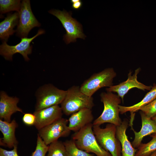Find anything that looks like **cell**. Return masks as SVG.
<instances>
[{"label": "cell", "mask_w": 156, "mask_h": 156, "mask_svg": "<svg viewBox=\"0 0 156 156\" xmlns=\"http://www.w3.org/2000/svg\"><path fill=\"white\" fill-rule=\"evenodd\" d=\"M63 113L61 107L58 105L35 111L33 113L36 118L34 126L39 130L62 118Z\"/></svg>", "instance_id": "cell-11"}, {"label": "cell", "mask_w": 156, "mask_h": 156, "mask_svg": "<svg viewBox=\"0 0 156 156\" xmlns=\"http://www.w3.org/2000/svg\"><path fill=\"white\" fill-rule=\"evenodd\" d=\"M45 33L42 29H39L37 34L32 37L21 38L18 44L14 46H10L7 44L6 41H3L0 46V54L6 60H12L13 55L17 53L21 54L25 60L28 61L29 60L28 55L32 53V46L30 45L31 42L36 38Z\"/></svg>", "instance_id": "cell-9"}, {"label": "cell", "mask_w": 156, "mask_h": 156, "mask_svg": "<svg viewBox=\"0 0 156 156\" xmlns=\"http://www.w3.org/2000/svg\"><path fill=\"white\" fill-rule=\"evenodd\" d=\"M140 70V68H138L135 70L134 74L133 75H131L132 72L130 71L128 74V78L127 80L118 85H112L107 88L106 90L108 92H116L122 101L124 96L132 88H137L144 91L145 90H150L152 86L145 85L138 81L137 75Z\"/></svg>", "instance_id": "cell-12"}, {"label": "cell", "mask_w": 156, "mask_h": 156, "mask_svg": "<svg viewBox=\"0 0 156 156\" xmlns=\"http://www.w3.org/2000/svg\"><path fill=\"white\" fill-rule=\"evenodd\" d=\"M21 5L20 0H0V13L2 14L14 11L18 12L20 9Z\"/></svg>", "instance_id": "cell-22"}, {"label": "cell", "mask_w": 156, "mask_h": 156, "mask_svg": "<svg viewBox=\"0 0 156 156\" xmlns=\"http://www.w3.org/2000/svg\"><path fill=\"white\" fill-rule=\"evenodd\" d=\"M35 120V116L34 114L30 113L24 114L22 118L23 122L28 126L34 125Z\"/></svg>", "instance_id": "cell-26"}, {"label": "cell", "mask_w": 156, "mask_h": 156, "mask_svg": "<svg viewBox=\"0 0 156 156\" xmlns=\"http://www.w3.org/2000/svg\"><path fill=\"white\" fill-rule=\"evenodd\" d=\"M156 155V151L153 152L151 155L149 156H155Z\"/></svg>", "instance_id": "cell-31"}, {"label": "cell", "mask_w": 156, "mask_h": 156, "mask_svg": "<svg viewBox=\"0 0 156 156\" xmlns=\"http://www.w3.org/2000/svg\"><path fill=\"white\" fill-rule=\"evenodd\" d=\"M92 123L88 124L72 135V139L79 149L96 156H112L99 144L94 133Z\"/></svg>", "instance_id": "cell-3"}, {"label": "cell", "mask_w": 156, "mask_h": 156, "mask_svg": "<svg viewBox=\"0 0 156 156\" xmlns=\"http://www.w3.org/2000/svg\"><path fill=\"white\" fill-rule=\"evenodd\" d=\"M151 119L156 124V115L153 117Z\"/></svg>", "instance_id": "cell-29"}, {"label": "cell", "mask_w": 156, "mask_h": 156, "mask_svg": "<svg viewBox=\"0 0 156 156\" xmlns=\"http://www.w3.org/2000/svg\"><path fill=\"white\" fill-rule=\"evenodd\" d=\"M92 96H88L81 90L80 86H73L66 90L65 96L61 103L63 113L71 115L85 108L91 109L94 104Z\"/></svg>", "instance_id": "cell-2"}, {"label": "cell", "mask_w": 156, "mask_h": 156, "mask_svg": "<svg viewBox=\"0 0 156 156\" xmlns=\"http://www.w3.org/2000/svg\"><path fill=\"white\" fill-rule=\"evenodd\" d=\"M116 73L112 68H109L98 73L92 74L83 82L80 86L81 91L89 96L93 95L100 88L109 87L113 85L114 79Z\"/></svg>", "instance_id": "cell-6"}, {"label": "cell", "mask_w": 156, "mask_h": 156, "mask_svg": "<svg viewBox=\"0 0 156 156\" xmlns=\"http://www.w3.org/2000/svg\"></svg>", "instance_id": "cell-32"}, {"label": "cell", "mask_w": 156, "mask_h": 156, "mask_svg": "<svg viewBox=\"0 0 156 156\" xmlns=\"http://www.w3.org/2000/svg\"><path fill=\"white\" fill-rule=\"evenodd\" d=\"M140 114L141 117L142 126L140 131L136 132L133 127L131 129L134 134V138L132 142L133 147L136 148L141 144L143 138L149 135L156 133V124L151 118L147 117L141 111Z\"/></svg>", "instance_id": "cell-16"}, {"label": "cell", "mask_w": 156, "mask_h": 156, "mask_svg": "<svg viewBox=\"0 0 156 156\" xmlns=\"http://www.w3.org/2000/svg\"><path fill=\"white\" fill-rule=\"evenodd\" d=\"M49 145H46L41 137L38 134L36 145L31 156H45L48 152Z\"/></svg>", "instance_id": "cell-24"}, {"label": "cell", "mask_w": 156, "mask_h": 156, "mask_svg": "<svg viewBox=\"0 0 156 156\" xmlns=\"http://www.w3.org/2000/svg\"><path fill=\"white\" fill-rule=\"evenodd\" d=\"M68 120L62 118L53 123L38 130V134L45 144L49 145L61 137L68 136L70 133Z\"/></svg>", "instance_id": "cell-10"}, {"label": "cell", "mask_w": 156, "mask_h": 156, "mask_svg": "<svg viewBox=\"0 0 156 156\" xmlns=\"http://www.w3.org/2000/svg\"><path fill=\"white\" fill-rule=\"evenodd\" d=\"M94 133L99 144L112 156H122L121 146L116 134V126L108 123L105 128L93 125Z\"/></svg>", "instance_id": "cell-4"}, {"label": "cell", "mask_w": 156, "mask_h": 156, "mask_svg": "<svg viewBox=\"0 0 156 156\" xmlns=\"http://www.w3.org/2000/svg\"><path fill=\"white\" fill-rule=\"evenodd\" d=\"M83 3L81 1L79 0L77 2L73 3L72 7L74 10H77L81 8L82 6Z\"/></svg>", "instance_id": "cell-28"}, {"label": "cell", "mask_w": 156, "mask_h": 156, "mask_svg": "<svg viewBox=\"0 0 156 156\" xmlns=\"http://www.w3.org/2000/svg\"><path fill=\"white\" fill-rule=\"evenodd\" d=\"M19 101L18 97L10 96L3 91L0 93V119L8 122L12 120V115L17 112L23 113L17 104Z\"/></svg>", "instance_id": "cell-13"}, {"label": "cell", "mask_w": 156, "mask_h": 156, "mask_svg": "<svg viewBox=\"0 0 156 156\" xmlns=\"http://www.w3.org/2000/svg\"><path fill=\"white\" fill-rule=\"evenodd\" d=\"M156 98V84L153 85L150 91L145 95L143 99L139 102L129 106H122L119 105L118 107L120 113L123 114L129 112L131 114L140 110L141 108L148 104Z\"/></svg>", "instance_id": "cell-19"}, {"label": "cell", "mask_w": 156, "mask_h": 156, "mask_svg": "<svg viewBox=\"0 0 156 156\" xmlns=\"http://www.w3.org/2000/svg\"><path fill=\"white\" fill-rule=\"evenodd\" d=\"M151 140L146 143H142L137 148L135 156H149L156 151V133L151 135Z\"/></svg>", "instance_id": "cell-20"}, {"label": "cell", "mask_w": 156, "mask_h": 156, "mask_svg": "<svg viewBox=\"0 0 156 156\" xmlns=\"http://www.w3.org/2000/svg\"><path fill=\"white\" fill-rule=\"evenodd\" d=\"M140 110L147 117L152 118L156 115V98L142 107Z\"/></svg>", "instance_id": "cell-25"}, {"label": "cell", "mask_w": 156, "mask_h": 156, "mask_svg": "<svg viewBox=\"0 0 156 156\" xmlns=\"http://www.w3.org/2000/svg\"><path fill=\"white\" fill-rule=\"evenodd\" d=\"M79 0H70V2L73 4L79 1Z\"/></svg>", "instance_id": "cell-30"}, {"label": "cell", "mask_w": 156, "mask_h": 156, "mask_svg": "<svg viewBox=\"0 0 156 156\" xmlns=\"http://www.w3.org/2000/svg\"><path fill=\"white\" fill-rule=\"evenodd\" d=\"M47 156H67L64 142L57 140L49 145Z\"/></svg>", "instance_id": "cell-23"}, {"label": "cell", "mask_w": 156, "mask_h": 156, "mask_svg": "<svg viewBox=\"0 0 156 156\" xmlns=\"http://www.w3.org/2000/svg\"><path fill=\"white\" fill-rule=\"evenodd\" d=\"M19 14L16 12L8 14L4 20L0 23V38L3 41L7 42L10 36L16 32L14 28L18 25Z\"/></svg>", "instance_id": "cell-18"}, {"label": "cell", "mask_w": 156, "mask_h": 156, "mask_svg": "<svg viewBox=\"0 0 156 156\" xmlns=\"http://www.w3.org/2000/svg\"><path fill=\"white\" fill-rule=\"evenodd\" d=\"M19 19L16 30V35L21 38L27 37L30 30L41 24L34 15L31 10L30 1L23 0L18 12Z\"/></svg>", "instance_id": "cell-8"}, {"label": "cell", "mask_w": 156, "mask_h": 156, "mask_svg": "<svg viewBox=\"0 0 156 156\" xmlns=\"http://www.w3.org/2000/svg\"><path fill=\"white\" fill-rule=\"evenodd\" d=\"M129 125L128 120L125 119L120 125L116 126V136L121 143L122 156H135L137 151V148L133 147L126 134Z\"/></svg>", "instance_id": "cell-17"}, {"label": "cell", "mask_w": 156, "mask_h": 156, "mask_svg": "<svg viewBox=\"0 0 156 156\" xmlns=\"http://www.w3.org/2000/svg\"><path fill=\"white\" fill-rule=\"evenodd\" d=\"M101 101L104 105L101 114L94 120L93 125L100 126L105 123L113 124L116 126L121 125L122 122L119 116L118 106L121 100L117 95L112 92H103L100 94Z\"/></svg>", "instance_id": "cell-1"}, {"label": "cell", "mask_w": 156, "mask_h": 156, "mask_svg": "<svg viewBox=\"0 0 156 156\" xmlns=\"http://www.w3.org/2000/svg\"><path fill=\"white\" fill-rule=\"evenodd\" d=\"M48 12L59 20L66 30V34L63 39L66 44L75 42L78 38L85 39L86 36L83 32L82 25L72 17L71 12L55 9L50 10Z\"/></svg>", "instance_id": "cell-7"}, {"label": "cell", "mask_w": 156, "mask_h": 156, "mask_svg": "<svg viewBox=\"0 0 156 156\" xmlns=\"http://www.w3.org/2000/svg\"><path fill=\"white\" fill-rule=\"evenodd\" d=\"M17 146H14L11 150H7L0 148V156H19L18 153Z\"/></svg>", "instance_id": "cell-27"}, {"label": "cell", "mask_w": 156, "mask_h": 156, "mask_svg": "<svg viewBox=\"0 0 156 156\" xmlns=\"http://www.w3.org/2000/svg\"><path fill=\"white\" fill-rule=\"evenodd\" d=\"M18 124L15 119L8 122L0 119V131L3 137L0 139V146L12 148L18 146V142L15 136V130Z\"/></svg>", "instance_id": "cell-14"}, {"label": "cell", "mask_w": 156, "mask_h": 156, "mask_svg": "<svg viewBox=\"0 0 156 156\" xmlns=\"http://www.w3.org/2000/svg\"><path fill=\"white\" fill-rule=\"evenodd\" d=\"M66 90L59 89L48 84L40 87L36 93L35 111H38L61 104L66 95Z\"/></svg>", "instance_id": "cell-5"}, {"label": "cell", "mask_w": 156, "mask_h": 156, "mask_svg": "<svg viewBox=\"0 0 156 156\" xmlns=\"http://www.w3.org/2000/svg\"><path fill=\"white\" fill-rule=\"evenodd\" d=\"M94 118L91 109H82L71 115L68 120L69 128L71 131L77 132L86 125L92 123Z\"/></svg>", "instance_id": "cell-15"}, {"label": "cell", "mask_w": 156, "mask_h": 156, "mask_svg": "<svg viewBox=\"0 0 156 156\" xmlns=\"http://www.w3.org/2000/svg\"><path fill=\"white\" fill-rule=\"evenodd\" d=\"M67 156H94L93 154L88 153L78 148L72 139L64 142Z\"/></svg>", "instance_id": "cell-21"}]
</instances>
